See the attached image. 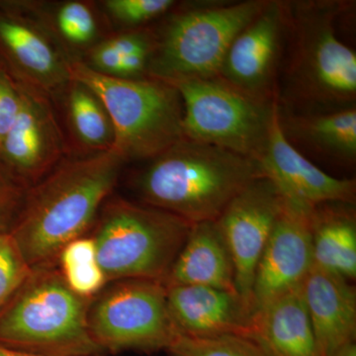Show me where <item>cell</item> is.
Masks as SVG:
<instances>
[{
    "label": "cell",
    "mask_w": 356,
    "mask_h": 356,
    "mask_svg": "<svg viewBox=\"0 0 356 356\" xmlns=\"http://www.w3.org/2000/svg\"><path fill=\"white\" fill-rule=\"evenodd\" d=\"M70 81L83 84L102 102L113 128V147L123 161H151L184 139V102L161 79H126L67 63Z\"/></svg>",
    "instance_id": "obj_4"
},
{
    "label": "cell",
    "mask_w": 356,
    "mask_h": 356,
    "mask_svg": "<svg viewBox=\"0 0 356 356\" xmlns=\"http://www.w3.org/2000/svg\"><path fill=\"white\" fill-rule=\"evenodd\" d=\"M170 356H266L250 336L196 337L177 334L168 346Z\"/></svg>",
    "instance_id": "obj_24"
},
{
    "label": "cell",
    "mask_w": 356,
    "mask_h": 356,
    "mask_svg": "<svg viewBox=\"0 0 356 356\" xmlns=\"http://www.w3.org/2000/svg\"><path fill=\"white\" fill-rule=\"evenodd\" d=\"M166 288L168 312L177 334L196 337L250 336L254 312L236 291L200 285Z\"/></svg>",
    "instance_id": "obj_15"
},
{
    "label": "cell",
    "mask_w": 356,
    "mask_h": 356,
    "mask_svg": "<svg viewBox=\"0 0 356 356\" xmlns=\"http://www.w3.org/2000/svg\"><path fill=\"white\" fill-rule=\"evenodd\" d=\"M23 189L0 172V235L10 233L22 206Z\"/></svg>",
    "instance_id": "obj_28"
},
{
    "label": "cell",
    "mask_w": 356,
    "mask_h": 356,
    "mask_svg": "<svg viewBox=\"0 0 356 356\" xmlns=\"http://www.w3.org/2000/svg\"><path fill=\"white\" fill-rule=\"evenodd\" d=\"M288 24L289 2L267 0L229 44L218 76L254 99L278 100Z\"/></svg>",
    "instance_id": "obj_10"
},
{
    "label": "cell",
    "mask_w": 356,
    "mask_h": 356,
    "mask_svg": "<svg viewBox=\"0 0 356 356\" xmlns=\"http://www.w3.org/2000/svg\"><path fill=\"white\" fill-rule=\"evenodd\" d=\"M284 206L275 185L261 177L236 194L215 221L233 261L236 292L250 307L255 269Z\"/></svg>",
    "instance_id": "obj_11"
},
{
    "label": "cell",
    "mask_w": 356,
    "mask_h": 356,
    "mask_svg": "<svg viewBox=\"0 0 356 356\" xmlns=\"http://www.w3.org/2000/svg\"><path fill=\"white\" fill-rule=\"evenodd\" d=\"M90 336L103 353L168 350L177 336L159 281H110L89 302Z\"/></svg>",
    "instance_id": "obj_9"
},
{
    "label": "cell",
    "mask_w": 356,
    "mask_h": 356,
    "mask_svg": "<svg viewBox=\"0 0 356 356\" xmlns=\"http://www.w3.org/2000/svg\"><path fill=\"white\" fill-rule=\"evenodd\" d=\"M320 356L355 343L356 290L350 281L312 267L300 287Z\"/></svg>",
    "instance_id": "obj_16"
},
{
    "label": "cell",
    "mask_w": 356,
    "mask_h": 356,
    "mask_svg": "<svg viewBox=\"0 0 356 356\" xmlns=\"http://www.w3.org/2000/svg\"><path fill=\"white\" fill-rule=\"evenodd\" d=\"M257 161L285 202L299 209L312 212L321 204L355 203V179L327 175L288 142L280 123L278 102L266 147Z\"/></svg>",
    "instance_id": "obj_12"
},
{
    "label": "cell",
    "mask_w": 356,
    "mask_h": 356,
    "mask_svg": "<svg viewBox=\"0 0 356 356\" xmlns=\"http://www.w3.org/2000/svg\"><path fill=\"white\" fill-rule=\"evenodd\" d=\"M331 356H356V344L355 343L348 344L343 348L336 351Z\"/></svg>",
    "instance_id": "obj_32"
},
{
    "label": "cell",
    "mask_w": 356,
    "mask_h": 356,
    "mask_svg": "<svg viewBox=\"0 0 356 356\" xmlns=\"http://www.w3.org/2000/svg\"><path fill=\"white\" fill-rule=\"evenodd\" d=\"M70 83V115L77 136L97 152L108 151L113 147V128L104 107L88 88Z\"/></svg>",
    "instance_id": "obj_23"
},
{
    "label": "cell",
    "mask_w": 356,
    "mask_h": 356,
    "mask_svg": "<svg viewBox=\"0 0 356 356\" xmlns=\"http://www.w3.org/2000/svg\"><path fill=\"white\" fill-rule=\"evenodd\" d=\"M280 123L285 138L293 147H302L309 153L337 165H355V106L327 112H287L280 109Z\"/></svg>",
    "instance_id": "obj_17"
},
{
    "label": "cell",
    "mask_w": 356,
    "mask_h": 356,
    "mask_svg": "<svg viewBox=\"0 0 356 356\" xmlns=\"http://www.w3.org/2000/svg\"><path fill=\"white\" fill-rule=\"evenodd\" d=\"M32 269L10 233L0 235V303L6 304L25 282Z\"/></svg>",
    "instance_id": "obj_25"
},
{
    "label": "cell",
    "mask_w": 356,
    "mask_h": 356,
    "mask_svg": "<svg viewBox=\"0 0 356 356\" xmlns=\"http://www.w3.org/2000/svg\"><path fill=\"white\" fill-rule=\"evenodd\" d=\"M266 1L208 2L173 14L161 36L154 39L149 76L168 81L219 76L229 44Z\"/></svg>",
    "instance_id": "obj_7"
},
{
    "label": "cell",
    "mask_w": 356,
    "mask_h": 356,
    "mask_svg": "<svg viewBox=\"0 0 356 356\" xmlns=\"http://www.w3.org/2000/svg\"><path fill=\"white\" fill-rule=\"evenodd\" d=\"M311 213L285 202L262 252L252 284L254 316L301 287L313 267Z\"/></svg>",
    "instance_id": "obj_13"
},
{
    "label": "cell",
    "mask_w": 356,
    "mask_h": 356,
    "mask_svg": "<svg viewBox=\"0 0 356 356\" xmlns=\"http://www.w3.org/2000/svg\"><path fill=\"white\" fill-rule=\"evenodd\" d=\"M2 306H3V304L0 303V310H1Z\"/></svg>",
    "instance_id": "obj_33"
},
{
    "label": "cell",
    "mask_w": 356,
    "mask_h": 356,
    "mask_svg": "<svg viewBox=\"0 0 356 356\" xmlns=\"http://www.w3.org/2000/svg\"><path fill=\"white\" fill-rule=\"evenodd\" d=\"M235 289V268L215 221L192 224L184 247L163 283Z\"/></svg>",
    "instance_id": "obj_18"
},
{
    "label": "cell",
    "mask_w": 356,
    "mask_h": 356,
    "mask_svg": "<svg viewBox=\"0 0 356 356\" xmlns=\"http://www.w3.org/2000/svg\"><path fill=\"white\" fill-rule=\"evenodd\" d=\"M310 220L313 266L355 282V204H321L312 211Z\"/></svg>",
    "instance_id": "obj_20"
},
{
    "label": "cell",
    "mask_w": 356,
    "mask_h": 356,
    "mask_svg": "<svg viewBox=\"0 0 356 356\" xmlns=\"http://www.w3.org/2000/svg\"><path fill=\"white\" fill-rule=\"evenodd\" d=\"M264 177L259 161L184 138L149 161L136 179L145 205L184 221H216L236 194Z\"/></svg>",
    "instance_id": "obj_3"
},
{
    "label": "cell",
    "mask_w": 356,
    "mask_h": 356,
    "mask_svg": "<svg viewBox=\"0 0 356 356\" xmlns=\"http://www.w3.org/2000/svg\"><path fill=\"white\" fill-rule=\"evenodd\" d=\"M64 140L50 105L34 91H22V105L0 153L13 170L20 188H31L58 165Z\"/></svg>",
    "instance_id": "obj_14"
},
{
    "label": "cell",
    "mask_w": 356,
    "mask_h": 356,
    "mask_svg": "<svg viewBox=\"0 0 356 356\" xmlns=\"http://www.w3.org/2000/svg\"><path fill=\"white\" fill-rule=\"evenodd\" d=\"M22 105V91L0 76V145L13 128Z\"/></svg>",
    "instance_id": "obj_29"
},
{
    "label": "cell",
    "mask_w": 356,
    "mask_h": 356,
    "mask_svg": "<svg viewBox=\"0 0 356 356\" xmlns=\"http://www.w3.org/2000/svg\"><path fill=\"white\" fill-rule=\"evenodd\" d=\"M58 26L72 43H88L95 36L96 25L90 9L81 2H70L58 14Z\"/></svg>",
    "instance_id": "obj_27"
},
{
    "label": "cell",
    "mask_w": 356,
    "mask_h": 356,
    "mask_svg": "<svg viewBox=\"0 0 356 356\" xmlns=\"http://www.w3.org/2000/svg\"><path fill=\"white\" fill-rule=\"evenodd\" d=\"M175 6L173 0H109L107 10L128 25H139L163 15Z\"/></svg>",
    "instance_id": "obj_26"
},
{
    "label": "cell",
    "mask_w": 356,
    "mask_h": 356,
    "mask_svg": "<svg viewBox=\"0 0 356 356\" xmlns=\"http://www.w3.org/2000/svg\"><path fill=\"white\" fill-rule=\"evenodd\" d=\"M250 337L266 356H320L300 288L257 312Z\"/></svg>",
    "instance_id": "obj_19"
},
{
    "label": "cell",
    "mask_w": 356,
    "mask_h": 356,
    "mask_svg": "<svg viewBox=\"0 0 356 356\" xmlns=\"http://www.w3.org/2000/svg\"><path fill=\"white\" fill-rule=\"evenodd\" d=\"M89 302L58 266L33 269L0 310V344L44 356L102 355L89 332Z\"/></svg>",
    "instance_id": "obj_5"
},
{
    "label": "cell",
    "mask_w": 356,
    "mask_h": 356,
    "mask_svg": "<svg viewBox=\"0 0 356 356\" xmlns=\"http://www.w3.org/2000/svg\"><path fill=\"white\" fill-rule=\"evenodd\" d=\"M124 163L113 149L63 161L25 193L10 234L32 270L58 266L63 248L90 231Z\"/></svg>",
    "instance_id": "obj_1"
},
{
    "label": "cell",
    "mask_w": 356,
    "mask_h": 356,
    "mask_svg": "<svg viewBox=\"0 0 356 356\" xmlns=\"http://www.w3.org/2000/svg\"><path fill=\"white\" fill-rule=\"evenodd\" d=\"M0 39L20 67L41 86L70 81L67 64L60 60L50 41L34 26L1 19Z\"/></svg>",
    "instance_id": "obj_21"
},
{
    "label": "cell",
    "mask_w": 356,
    "mask_h": 356,
    "mask_svg": "<svg viewBox=\"0 0 356 356\" xmlns=\"http://www.w3.org/2000/svg\"><path fill=\"white\" fill-rule=\"evenodd\" d=\"M123 57L114 50L108 42H105L95 49L92 53V63L97 72L108 76H120L121 64Z\"/></svg>",
    "instance_id": "obj_30"
},
{
    "label": "cell",
    "mask_w": 356,
    "mask_h": 356,
    "mask_svg": "<svg viewBox=\"0 0 356 356\" xmlns=\"http://www.w3.org/2000/svg\"><path fill=\"white\" fill-rule=\"evenodd\" d=\"M192 224L127 199H107L90 229L100 267L110 281L163 283Z\"/></svg>",
    "instance_id": "obj_6"
},
{
    "label": "cell",
    "mask_w": 356,
    "mask_h": 356,
    "mask_svg": "<svg viewBox=\"0 0 356 356\" xmlns=\"http://www.w3.org/2000/svg\"><path fill=\"white\" fill-rule=\"evenodd\" d=\"M0 356H44L37 353H28V351L16 350L9 346L0 344Z\"/></svg>",
    "instance_id": "obj_31"
},
{
    "label": "cell",
    "mask_w": 356,
    "mask_h": 356,
    "mask_svg": "<svg viewBox=\"0 0 356 356\" xmlns=\"http://www.w3.org/2000/svg\"><path fill=\"white\" fill-rule=\"evenodd\" d=\"M344 2H289V24L278 106L287 112H327L356 102V54L339 38Z\"/></svg>",
    "instance_id": "obj_2"
},
{
    "label": "cell",
    "mask_w": 356,
    "mask_h": 356,
    "mask_svg": "<svg viewBox=\"0 0 356 356\" xmlns=\"http://www.w3.org/2000/svg\"><path fill=\"white\" fill-rule=\"evenodd\" d=\"M165 83L181 96L184 138L255 161L259 159L278 100L268 103L254 99L219 76Z\"/></svg>",
    "instance_id": "obj_8"
},
{
    "label": "cell",
    "mask_w": 356,
    "mask_h": 356,
    "mask_svg": "<svg viewBox=\"0 0 356 356\" xmlns=\"http://www.w3.org/2000/svg\"><path fill=\"white\" fill-rule=\"evenodd\" d=\"M58 266L67 286L86 299H92L108 283L90 236L67 243L58 255Z\"/></svg>",
    "instance_id": "obj_22"
}]
</instances>
